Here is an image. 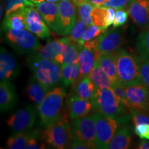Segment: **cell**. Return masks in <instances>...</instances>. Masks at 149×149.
I'll list each match as a JSON object with an SVG mask.
<instances>
[{
  "label": "cell",
  "mask_w": 149,
  "mask_h": 149,
  "mask_svg": "<svg viewBox=\"0 0 149 149\" xmlns=\"http://www.w3.org/2000/svg\"><path fill=\"white\" fill-rule=\"evenodd\" d=\"M20 72V67L15 57L6 48L1 47L0 51V79L12 81Z\"/></svg>",
  "instance_id": "5bb4252c"
},
{
  "label": "cell",
  "mask_w": 149,
  "mask_h": 149,
  "mask_svg": "<svg viewBox=\"0 0 149 149\" xmlns=\"http://www.w3.org/2000/svg\"><path fill=\"white\" fill-rule=\"evenodd\" d=\"M35 8L40 12L50 29L55 34L61 35L58 3L43 1L35 3Z\"/></svg>",
  "instance_id": "9a60e30c"
},
{
  "label": "cell",
  "mask_w": 149,
  "mask_h": 149,
  "mask_svg": "<svg viewBox=\"0 0 149 149\" xmlns=\"http://www.w3.org/2000/svg\"><path fill=\"white\" fill-rule=\"evenodd\" d=\"M37 115V107L27 105L11 115L6 124L13 134L27 132L34 127Z\"/></svg>",
  "instance_id": "ba28073f"
},
{
  "label": "cell",
  "mask_w": 149,
  "mask_h": 149,
  "mask_svg": "<svg viewBox=\"0 0 149 149\" xmlns=\"http://www.w3.org/2000/svg\"><path fill=\"white\" fill-rule=\"evenodd\" d=\"M116 13V9L103 6H95L91 12L93 24L107 30L113 25Z\"/></svg>",
  "instance_id": "ac0fdd59"
},
{
  "label": "cell",
  "mask_w": 149,
  "mask_h": 149,
  "mask_svg": "<svg viewBox=\"0 0 149 149\" xmlns=\"http://www.w3.org/2000/svg\"><path fill=\"white\" fill-rule=\"evenodd\" d=\"M133 0H107L103 6L110 7L115 9H127Z\"/></svg>",
  "instance_id": "f35d334b"
},
{
  "label": "cell",
  "mask_w": 149,
  "mask_h": 149,
  "mask_svg": "<svg viewBox=\"0 0 149 149\" xmlns=\"http://www.w3.org/2000/svg\"><path fill=\"white\" fill-rule=\"evenodd\" d=\"M139 65L141 83L149 89V59L139 58Z\"/></svg>",
  "instance_id": "d590c367"
},
{
  "label": "cell",
  "mask_w": 149,
  "mask_h": 149,
  "mask_svg": "<svg viewBox=\"0 0 149 149\" xmlns=\"http://www.w3.org/2000/svg\"><path fill=\"white\" fill-rule=\"evenodd\" d=\"M91 101L95 113L118 119L124 122L129 117L127 114L130 113L122 105L112 88H96Z\"/></svg>",
  "instance_id": "7a4b0ae2"
},
{
  "label": "cell",
  "mask_w": 149,
  "mask_h": 149,
  "mask_svg": "<svg viewBox=\"0 0 149 149\" xmlns=\"http://www.w3.org/2000/svg\"><path fill=\"white\" fill-rule=\"evenodd\" d=\"M95 122V144L96 148L107 149L117 130L120 124L125 122L118 119L106 116L99 113L93 114Z\"/></svg>",
  "instance_id": "52a82bcc"
},
{
  "label": "cell",
  "mask_w": 149,
  "mask_h": 149,
  "mask_svg": "<svg viewBox=\"0 0 149 149\" xmlns=\"http://www.w3.org/2000/svg\"><path fill=\"white\" fill-rule=\"evenodd\" d=\"M128 10L125 9H117L116 13H115V17L113 21V28H120L125 25L126 22L128 21Z\"/></svg>",
  "instance_id": "8d00e7d4"
},
{
  "label": "cell",
  "mask_w": 149,
  "mask_h": 149,
  "mask_svg": "<svg viewBox=\"0 0 149 149\" xmlns=\"http://www.w3.org/2000/svg\"><path fill=\"white\" fill-rule=\"evenodd\" d=\"M3 15V7H2V3H1V19H2Z\"/></svg>",
  "instance_id": "bcb514c9"
},
{
  "label": "cell",
  "mask_w": 149,
  "mask_h": 149,
  "mask_svg": "<svg viewBox=\"0 0 149 149\" xmlns=\"http://www.w3.org/2000/svg\"><path fill=\"white\" fill-rule=\"evenodd\" d=\"M134 132L140 139H149V124L140 123L134 125Z\"/></svg>",
  "instance_id": "ab89813d"
},
{
  "label": "cell",
  "mask_w": 149,
  "mask_h": 149,
  "mask_svg": "<svg viewBox=\"0 0 149 149\" xmlns=\"http://www.w3.org/2000/svg\"><path fill=\"white\" fill-rule=\"evenodd\" d=\"M31 1L34 3H40L43 2V1H44L45 0H31Z\"/></svg>",
  "instance_id": "ee69618b"
},
{
  "label": "cell",
  "mask_w": 149,
  "mask_h": 149,
  "mask_svg": "<svg viewBox=\"0 0 149 149\" xmlns=\"http://www.w3.org/2000/svg\"><path fill=\"white\" fill-rule=\"evenodd\" d=\"M61 36L69 35L77 22L75 4L72 0H59L58 2Z\"/></svg>",
  "instance_id": "7c38bea8"
},
{
  "label": "cell",
  "mask_w": 149,
  "mask_h": 149,
  "mask_svg": "<svg viewBox=\"0 0 149 149\" xmlns=\"http://www.w3.org/2000/svg\"><path fill=\"white\" fill-rule=\"evenodd\" d=\"M26 62L33 77L50 90L61 82V66L55 60L42 58L33 53L28 56Z\"/></svg>",
  "instance_id": "6da1fadb"
},
{
  "label": "cell",
  "mask_w": 149,
  "mask_h": 149,
  "mask_svg": "<svg viewBox=\"0 0 149 149\" xmlns=\"http://www.w3.org/2000/svg\"><path fill=\"white\" fill-rule=\"evenodd\" d=\"M66 95V88L63 86H57L50 91L37 106L41 126L46 128L61 118L63 115L61 113Z\"/></svg>",
  "instance_id": "3957f363"
},
{
  "label": "cell",
  "mask_w": 149,
  "mask_h": 149,
  "mask_svg": "<svg viewBox=\"0 0 149 149\" xmlns=\"http://www.w3.org/2000/svg\"><path fill=\"white\" fill-rule=\"evenodd\" d=\"M35 7L29 6L25 8L26 29L39 38L48 40L51 37L50 28L44 21L38 10Z\"/></svg>",
  "instance_id": "8fae6325"
},
{
  "label": "cell",
  "mask_w": 149,
  "mask_h": 149,
  "mask_svg": "<svg viewBox=\"0 0 149 149\" xmlns=\"http://www.w3.org/2000/svg\"><path fill=\"white\" fill-rule=\"evenodd\" d=\"M130 117L134 125L140 123H146L149 124V114L148 112L133 110L130 113Z\"/></svg>",
  "instance_id": "74e56055"
},
{
  "label": "cell",
  "mask_w": 149,
  "mask_h": 149,
  "mask_svg": "<svg viewBox=\"0 0 149 149\" xmlns=\"http://www.w3.org/2000/svg\"><path fill=\"white\" fill-rule=\"evenodd\" d=\"M119 81L124 87L141 83L139 58L124 49L115 52Z\"/></svg>",
  "instance_id": "277c9868"
},
{
  "label": "cell",
  "mask_w": 149,
  "mask_h": 149,
  "mask_svg": "<svg viewBox=\"0 0 149 149\" xmlns=\"http://www.w3.org/2000/svg\"><path fill=\"white\" fill-rule=\"evenodd\" d=\"M70 148L72 149H89L90 147L84 141L74 136H72Z\"/></svg>",
  "instance_id": "60d3db41"
},
{
  "label": "cell",
  "mask_w": 149,
  "mask_h": 149,
  "mask_svg": "<svg viewBox=\"0 0 149 149\" xmlns=\"http://www.w3.org/2000/svg\"><path fill=\"white\" fill-rule=\"evenodd\" d=\"M50 91L51 90L40 82L34 77L30 78L26 88L28 97L30 100L36 105V107L43 101Z\"/></svg>",
  "instance_id": "7402d4cb"
},
{
  "label": "cell",
  "mask_w": 149,
  "mask_h": 149,
  "mask_svg": "<svg viewBox=\"0 0 149 149\" xmlns=\"http://www.w3.org/2000/svg\"><path fill=\"white\" fill-rule=\"evenodd\" d=\"M132 141V133L129 126L123 125L117 130L109 145V149H126Z\"/></svg>",
  "instance_id": "d4e9b609"
},
{
  "label": "cell",
  "mask_w": 149,
  "mask_h": 149,
  "mask_svg": "<svg viewBox=\"0 0 149 149\" xmlns=\"http://www.w3.org/2000/svg\"><path fill=\"white\" fill-rule=\"evenodd\" d=\"M31 135H32V130L24 133L13 134L7 139V148L10 149L26 148Z\"/></svg>",
  "instance_id": "f546056e"
},
{
  "label": "cell",
  "mask_w": 149,
  "mask_h": 149,
  "mask_svg": "<svg viewBox=\"0 0 149 149\" xmlns=\"http://www.w3.org/2000/svg\"><path fill=\"white\" fill-rule=\"evenodd\" d=\"M3 40L15 51L22 55H31L39 50L40 42L37 36L25 29L7 30L4 31Z\"/></svg>",
  "instance_id": "8992f818"
},
{
  "label": "cell",
  "mask_w": 149,
  "mask_h": 149,
  "mask_svg": "<svg viewBox=\"0 0 149 149\" xmlns=\"http://www.w3.org/2000/svg\"><path fill=\"white\" fill-rule=\"evenodd\" d=\"M61 66V82L64 87L73 85L79 78L78 64H63Z\"/></svg>",
  "instance_id": "83f0119b"
},
{
  "label": "cell",
  "mask_w": 149,
  "mask_h": 149,
  "mask_svg": "<svg viewBox=\"0 0 149 149\" xmlns=\"http://www.w3.org/2000/svg\"><path fill=\"white\" fill-rule=\"evenodd\" d=\"M88 26V25L86 22L81 20V19H79L77 20L73 29H72V31L69 33L68 38L72 42L77 44Z\"/></svg>",
  "instance_id": "e575fe53"
},
{
  "label": "cell",
  "mask_w": 149,
  "mask_h": 149,
  "mask_svg": "<svg viewBox=\"0 0 149 149\" xmlns=\"http://www.w3.org/2000/svg\"><path fill=\"white\" fill-rule=\"evenodd\" d=\"M133 110L149 111V89L143 84L125 87Z\"/></svg>",
  "instance_id": "4fadbf2b"
},
{
  "label": "cell",
  "mask_w": 149,
  "mask_h": 149,
  "mask_svg": "<svg viewBox=\"0 0 149 149\" xmlns=\"http://www.w3.org/2000/svg\"><path fill=\"white\" fill-rule=\"evenodd\" d=\"M79 49L78 65L79 67V78L89 76L97 59L95 54L85 48L83 45L77 44Z\"/></svg>",
  "instance_id": "44dd1931"
},
{
  "label": "cell",
  "mask_w": 149,
  "mask_h": 149,
  "mask_svg": "<svg viewBox=\"0 0 149 149\" xmlns=\"http://www.w3.org/2000/svg\"><path fill=\"white\" fill-rule=\"evenodd\" d=\"M136 51L141 59H149V29L139 33L136 42Z\"/></svg>",
  "instance_id": "4dcf8cb0"
},
{
  "label": "cell",
  "mask_w": 149,
  "mask_h": 149,
  "mask_svg": "<svg viewBox=\"0 0 149 149\" xmlns=\"http://www.w3.org/2000/svg\"><path fill=\"white\" fill-rule=\"evenodd\" d=\"M79 57V49L76 43L72 42L67 37V40L65 43L63 51L54 59L59 65L78 64Z\"/></svg>",
  "instance_id": "603a6c76"
},
{
  "label": "cell",
  "mask_w": 149,
  "mask_h": 149,
  "mask_svg": "<svg viewBox=\"0 0 149 149\" xmlns=\"http://www.w3.org/2000/svg\"><path fill=\"white\" fill-rule=\"evenodd\" d=\"M97 40L100 53H113L121 49L125 42V35L123 30L113 28L98 36Z\"/></svg>",
  "instance_id": "30bf717a"
},
{
  "label": "cell",
  "mask_w": 149,
  "mask_h": 149,
  "mask_svg": "<svg viewBox=\"0 0 149 149\" xmlns=\"http://www.w3.org/2000/svg\"><path fill=\"white\" fill-rule=\"evenodd\" d=\"M132 21L141 28H149V0H133L128 8Z\"/></svg>",
  "instance_id": "e0dca14e"
},
{
  "label": "cell",
  "mask_w": 149,
  "mask_h": 149,
  "mask_svg": "<svg viewBox=\"0 0 149 149\" xmlns=\"http://www.w3.org/2000/svg\"><path fill=\"white\" fill-rule=\"evenodd\" d=\"M66 40L67 37H64L59 40L48 42L45 46L40 47L38 51L33 54L42 58L54 60L56 57L63 51Z\"/></svg>",
  "instance_id": "484cf974"
},
{
  "label": "cell",
  "mask_w": 149,
  "mask_h": 149,
  "mask_svg": "<svg viewBox=\"0 0 149 149\" xmlns=\"http://www.w3.org/2000/svg\"><path fill=\"white\" fill-rule=\"evenodd\" d=\"M26 29V18L25 8L11 13L6 15L1 24V31L7 30Z\"/></svg>",
  "instance_id": "cb8c5ba5"
},
{
  "label": "cell",
  "mask_w": 149,
  "mask_h": 149,
  "mask_svg": "<svg viewBox=\"0 0 149 149\" xmlns=\"http://www.w3.org/2000/svg\"><path fill=\"white\" fill-rule=\"evenodd\" d=\"M48 2H52V3H57L59 2V0H46Z\"/></svg>",
  "instance_id": "f6af8a7d"
},
{
  "label": "cell",
  "mask_w": 149,
  "mask_h": 149,
  "mask_svg": "<svg viewBox=\"0 0 149 149\" xmlns=\"http://www.w3.org/2000/svg\"><path fill=\"white\" fill-rule=\"evenodd\" d=\"M68 115L72 120L86 116L93 110L91 100L81 98L73 93H70L66 100Z\"/></svg>",
  "instance_id": "2e32d148"
},
{
  "label": "cell",
  "mask_w": 149,
  "mask_h": 149,
  "mask_svg": "<svg viewBox=\"0 0 149 149\" xmlns=\"http://www.w3.org/2000/svg\"><path fill=\"white\" fill-rule=\"evenodd\" d=\"M17 96L15 86L10 80H3L0 83V109L6 112L15 107Z\"/></svg>",
  "instance_id": "d6986e66"
},
{
  "label": "cell",
  "mask_w": 149,
  "mask_h": 149,
  "mask_svg": "<svg viewBox=\"0 0 149 149\" xmlns=\"http://www.w3.org/2000/svg\"><path fill=\"white\" fill-rule=\"evenodd\" d=\"M107 31L106 29L101 28L95 25V24H91V25H88L87 29L84 33L82 37H81L80 40L77 44H81V45H84L86 42L92 40L93 39L96 38L100 35L103 34V33Z\"/></svg>",
  "instance_id": "d6a6232c"
},
{
  "label": "cell",
  "mask_w": 149,
  "mask_h": 149,
  "mask_svg": "<svg viewBox=\"0 0 149 149\" xmlns=\"http://www.w3.org/2000/svg\"><path fill=\"white\" fill-rule=\"evenodd\" d=\"M72 136L77 137L88 145L90 148H96L95 122L93 115L77 118L70 125Z\"/></svg>",
  "instance_id": "9c48e42d"
},
{
  "label": "cell",
  "mask_w": 149,
  "mask_h": 149,
  "mask_svg": "<svg viewBox=\"0 0 149 149\" xmlns=\"http://www.w3.org/2000/svg\"><path fill=\"white\" fill-rule=\"evenodd\" d=\"M137 148L138 149H149V139H141Z\"/></svg>",
  "instance_id": "b9f144b4"
},
{
  "label": "cell",
  "mask_w": 149,
  "mask_h": 149,
  "mask_svg": "<svg viewBox=\"0 0 149 149\" xmlns=\"http://www.w3.org/2000/svg\"><path fill=\"white\" fill-rule=\"evenodd\" d=\"M29 6H35L31 0H4L5 16Z\"/></svg>",
  "instance_id": "1f68e13d"
},
{
  "label": "cell",
  "mask_w": 149,
  "mask_h": 149,
  "mask_svg": "<svg viewBox=\"0 0 149 149\" xmlns=\"http://www.w3.org/2000/svg\"><path fill=\"white\" fill-rule=\"evenodd\" d=\"M94 6H102L107 0H86Z\"/></svg>",
  "instance_id": "7bdbcfd3"
},
{
  "label": "cell",
  "mask_w": 149,
  "mask_h": 149,
  "mask_svg": "<svg viewBox=\"0 0 149 149\" xmlns=\"http://www.w3.org/2000/svg\"><path fill=\"white\" fill-rule=\"evenodd\" d=\"M96 61L114 84L120 83L115 53L100 54Z\"/></svg>",
  "instance_id": "ffe728a7"
},
{
  "label": "cell",
  "mask_w": 149,
  "mask_h": 149,
  "mask_svg": "<svg viewBox=\"0 0 149 149\" xmlns=\"http://www.w3.org/2000/svg\"><path fill=\"white\" fill-rule=\"evenodd\" d=\"M112 88H113L115 95L117 96V99H118L120 103L122 104L123 107L125 108L130 113H131V111H133V109H132L131 105H130V102L128 101L125 87L121 84L120 83H118L113 84V86H112Z\"/></svg>",
  "instance_id": "836d02e7"
},
{
  "label": "cell",
  "mask_w": 149,
  "mask_h": 149,
  "mask_svg": "<svg viewBox=\"0 0 149 149\" xmlns=\"http://www.w3.org/2000/svg\"><path fill=\"white\" fill-rule=\"evenodd\" d=\"M42 135L46 144L52 148L64 149L70 146L72 133L66 115H63L58 120L44 128Z\"/></svg>",
  "instance_id": "5b68a950"
},
{
  "label": "cell",
  "mask_w": 149,
  "mask_h": 149,
  "mask_svg": "<svg viewBox=\"0 0 149 149\" xmlns=\"http://www.w3.org/2000/svg\"><path fill=\"white\" fill-rule=\"evenodd\" d=\"M73 85L72 93L85 100H92L96 87L90 76L79 78V81H76Z\"/></svg>",
  "instance_id": "4316f807"
},
{
  "label": "cell",
  "mask_w": 149,
  "mask_h": 149,
  "mask_svg": "<svg viewBox=\"0 0 149 149\" xmlns=\"http://www.w3.org/2000/svg\"><path fill=\"white\" fill-rule=\"evenodd\" d=\"M89 76L97 88H112L114 84L107 74L102 69L96 60Z\"/></svg>",
  "instance_id": "f1b7e54d"
}]
</instances>
